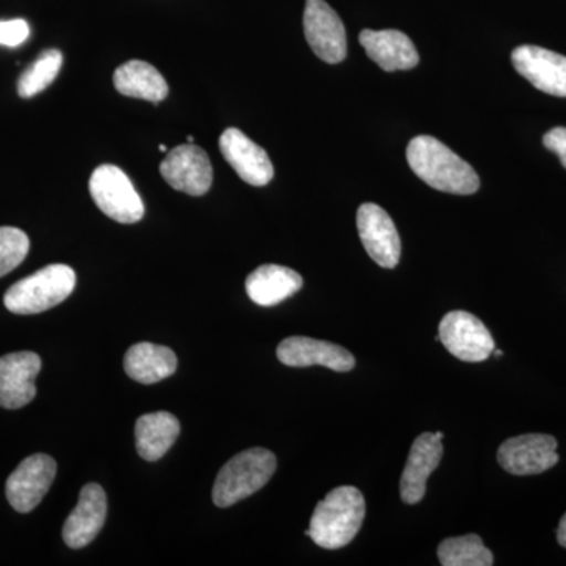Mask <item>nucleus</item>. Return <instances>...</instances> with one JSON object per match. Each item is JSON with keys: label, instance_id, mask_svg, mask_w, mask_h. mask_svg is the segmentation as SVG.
I'll return each instance as SVG.
<instances>
[{"label": "nucleus", "instance_id": "obj_1", "mask_svg": "<svg viewBox=\"0 0 566 566\" xmlns=\"http://www.w3.org/2000/svg\"><path fill=\"white\" fill-rule=\"evenodd\" d=\"M406 159L412 172L438 191L472 196L480 189L475 170L436 137H415L406 148Z\"/></svg>", "mask_w": 566, "mask_h": 566}, {"label": "nucleus", "instance_id": "obj_2", "mask_svg": "<svg viewBox=\"0 0 566 566\" xmlns=\"http://www.w3.org/2000/svg\"><path fill=\"white\" fill-rule=\"evenodd\" d=\"M364 520L363 493L354 486H338L316 504L305 535L324 549H340L356 538Z\"/></svg>", "mask_w": 566, "mask_h": 566}, {"label": "nucleus", "instance_id": "obj_3", "mask_svg": "<svg viewBox=\"0 0 566 566\" xmlns=\"http://www.w3.org/2000/svg\"><path fill=\"white\" fill-rule=\"evenodd\" d=\"M76 289V273L66 264H50L9 289L3 304L11 314L35 315L62 304Z\"/></svg>", "mask_w": 566, "mask_h": 566}, {"label": "nucleus", "instance_id": "obj_4", "mask_svg": "<svg viewBox=\"0 0 566 566\" xmlns=\"http://www.w3.org/2000/svg\"><path fill=\"white\" fill-rule=\"evenodd\" d=\"M277 468L273 452L249 449L233 457L218 474L212 488V501L221 509L232 506L262 490Z\"/></svg>", "mask_w": 566, "mask_h": 566}, {"label": "nucleus", "instance_id": "obj_5", "mask_svg": "<svg viewBox=\"0 0 566 566\" xmlns=\"http://www.w3.org/2000/svg\"><path fill=\"white\" fill-rule=\"evenodd\" d=\"M93 202L114 221L139 222L145 214L144 202L128 175L120 167L103 164L96 167L88 181Z\"/></svg>", "mask_w": 566, "mask_h": 566}, {"label": "nucleus", "instance_id": "obj_6", "mask_svg": "<svg viewBox=\"0 0 566 566\" xmlns=\"http://www.w3.org/2000/svg\"><path fill=\"white\" fill-rule=\"evenodd\" d=\"M439 340L463 363H483L495 349L493 335L482 319L464 311L449 312L441 319Z\"/></svg>", "mask_w": 566, "mask_h": 566}, {"label": "nucleus", "instance_id": "obj_7", "mask_svg": "<svg viewBox=\"0 0 566 566\" xmlns=\"http://www.w3.org/2000/svg\"><path fill=\"white\" fill-rule=\"evenodd\" d=\"M304 33L316 57L331 65L345 61V25L326 0H305Z\"/></svg>", "mask_w": 566, "mask_h": 566}, {"label": "nucleus", "instance_id": "obj_8", "mask_svg": "<svg viewBox=\"0 0 566 566\" xmlns=\"http://www.w3.org/2000/svg\"><path fill=\"white\" fill-rule=\"evenodd\" d=\"M557 439L531 433L506 439L497 450V461L512 475H536L558 463Z\"/></svg>", "mask_w": 566, "mask_h": 566}, {"label": "nucleus", "instance_id": "obj_9", "mask_svg": "<svg viewBox=\"0 0 566 566\" xmlns=\"http://www.w3.org/2000/svg\"><path fill=\"white\" fill-rule=\"evenodd\" d=\"M57 474V463L51 457L36 453L25 458L7 480L6 493L18 513H29L43 501Z\"/></svg>", "mask_w": 566, "mask_h": 566}, {"label": "nucleus", "instance_id": "obj_10", "mask_svg": "<svg viewBox=\"0 0 566 566\" xmlns=\"http://www.w3.org/2000/svg\"><path fill=\"white\" fill-rule=\"evenodd\" d=\"M357 232L375 263L386 270L397 266L401 256V240L386 210L375 203L360 205L357 210Z\"/></svg>", "mask_w": 566, "mask_h": 566}, {"label": "nucleus", "instance_id": "obj_11", "mask_svg": "<svg viewBox=\"0 0 566 566\" xmlns=\"http://www.w3.org/2000/svg\"><path fill=\"white\" fill-rule=\"evenodd\" d=\"M164 180L177 191L200 197L210 191L212 166L207 151L192 144L174 148L159 166Z\"/></svg>", "mask_w": 566, "mask_h": 566}, {"label": "nucleus", "instance_id": "obj_12", "mask_svg": "<svg viewBox=\"0 0 566 566\" xmlns=\"http://www.w3.org/2000/svg\"><path fill=\"white\" fill-rule=\"evenodd\" d=\"M513 66L535 88L547 95L566 98V57L545 48H516L512 54Z\"/></svg>", "mask_w": 566, "mask_h": 566}, {"label": "nucleus", "instance_id": "obj_13", "mask_svg": "<svg viewBox=\"0 0 566 566\" xmlns=\"http://www.w3.org/2000/svg\"><path fill=\"white\" fill-rule=\"evenodd\" d=\"M442 439L444 434L441 431L422 433L412 444L400 482V494L405 504L416 505L424 497L428 479L441 464L444 455Z\"/></svg>", "mask_w": 566, "mask_h": 566}, {"label": "nucleus", "instance_id": "obj_14", "mask_svg": "<svg viewBox=\"0 0 566 566\" xmlns=\"http://www.w3.org/2000/svg\"><path fill=\"white\" fill-rule=\"evenodd\" d=\"M41 370L39 354L20 352L0 357V408L20 409L36 395L35 378Z\"/></svg>", "mask_w": 566, "mask_h": 566}, {"label": "nucleus", "instance_id": "obj_15", "mask_svg": "<svg viewBox=\"0 0 566 566\" xmlns=\"http://www.w3.org/2000/svg\"><path fill=\"white\" fill-rule=\"evenodd\" d=\"M219 148L241 180L259 188L273 180L274 167L270 156L240 129H226L219 139Z\"/></svg>", "mask_w": 566, "mask_h": 566}, {"label": "nucleus", "instance_id": "obj_16", "mask_svg": "<svg viewBox=\"0 0 566 566\" xmlns=\"http://www.w3.org/2000/svg\"><path fill=\"white\" fill-rule=\"evenodd\" d=\"M107 516V497L102 486L88 483L81 490L76 509L66 517L63 542L73 549L91 545L102 531Z\"/></svg>", "mask_w": 566, "mask_h": 566}, {"label": "nucleus", "instance_id": "obj_17", "mask_svg": "<svg viewBox=\"0 0 566 566\" xmlns=\"http://www.w3.org/2000/svg\"><path fill=\"white\" fill-rule=\"evenodd\" d=\"M277 357L289 367L323 365L334 371H352L356 359L344 346L311 337H289L277 346Z\"/></svg>", "mask_w": 566, "mask_h": 566}, {"label": "nucleus", "instance_id": "obj_18", "mask_svg": "<svg viewBox=\"0 0 566 566\" xmlns=\"http://www.w3.org/2000/svg\"><path fill=\"white\" fill-rule=\"evenodd\" d=\"M360 44L368 57L382 70L406 71L419 65V52L406 33L400 31H370L365 29L359 35Z\"/></svg>", "mask_w": 566, "mask_h": 566}, {"label": "nucleus", "instance_id": "obj_19", "mask_svg": "<svg viewBox=\"0 0 566 566\" xmlns=\"http://www.w3.org/2000/svg\"><path fill=\"white\" fill-rule=\"evenodd\" d=\"M301 274L281 264H263L249 274L245 292L256 305L273 307L303 289Z\"/></svg>", "mask_w": 566, "mask_h": 566}, {"label": "nucleus", "instance_id": "obj_20", "mask_svg": "<svg viewBox=\"0 0 566 566\" xmlns=\"http://www.w3.org/2000/svg\"><path fill=\"white\" fill-rule=\"evenodd\" d=\"M126 375L140 385H156L177 371L178 360L167 346L136 344L128 349L123 360Z\"/></svg>", "mask_w": 566, "mask_h": 566}, {"label": "nucleus", "instance_id": "obj_21", "mask_svg": "<svg viewBox=\"0 0 566 566\" xmlns=\"http://www.w3.org/2000/svg\"><path fill=\"white\" fill-rule=\"evenodd\" d=\"M118 93L129 98L161 103L169 95V85L155 66L142 61H132L118 66L114 74Z\"/></svg>", "mask_w": 566, "mask_h": 566}, {"label": "nucleus", "instance_id": "obj_22", "mask_svg": "<svg viewBox=\"0 0 566 566\" xmlns=\"http://www.w3.org/2000/svg\"><path fill=\"white\" fill-rule=\"evenodd\" d=\"M180 422L170 412L158 411L139 417L136 422V446L147 461L161 460L180 434Z\"/></svg>", "mask_w": 566, "mask_h": 566}, {"label": "nucleus", "instance_id": "obj_23", "mask_svg": "<svg viewBox=\"0 0 566 566\" xmlns=\"http://www.w3.org/2000/svg\"><path fill=\"white\" fill-rule=\"evenodd\" d=\"M438 557L444 566H491L493 553L475 534L447 538L438 547Z\"/></svg>", "mask_w": 566, "mask_h": 566}, {"label": "nucleus", "instance_id": "obj_24", "mask_svg": "<svg viewBox=\"0 0 566 566\" xmlns=\"http://www.w3.org/2000/svg\"><path fill=\"white\" fill-rule=\"evenodd\" d=\"M63 63L62 52L48 50L40 54V57L21 74L18 81V93L21 98H32L39 95L44 88L50 87L57 74L61 73Z\"/></svg>", "mask_w": 566, "mask_h": 566}, {"label": "nucleus", "instance_id": "obj_25", "mask_svg": "<svg viewBox=\"0 0 566 566\" xmlns=\"http://www.w3.org/2000/svg\"><path fill=\"white\" fill-rule=\"evenodd\" d=\"M31 241L17 227H0V277L20 266L28 256Z\"/></svg>", "mask_w": 566, "mask_h": 566}, {"label": "nucleus", "instance_id": "obj_26", "mask_svg": "<svg viewBox=\"0 0 566 566\" xmlns=\"http://www.w3.org/2000/svg\"><path fill=\"white\" fill-rule=\"evenodd\" d=\"M29 35H31V29L24 20L0 21V44L2 46H21Z\"/></svg>", "mask_w": 566, "mask_h": 566}, {"label": "nucleus", "instance_id": "obj_27", "mask_svg": "<svg viewBox=\"0 0 566 566\" xmlns=\"http://www.w3.org/2000/svg\"><path fill=\"white\" fill-rule=\"evenodd\" d=\"M543 145L547 148V150L556 153L558 158H560L562 166L566 169V128H553L551 132L545 134L543 137Z\"/></svg>", "mask_w": 566, "mask_h": 566}, {"label": "nucleus", "instance_id": "obj_28", "mask_svg": "<svg viewBox=\"0 0 566 566\" xmlns=\"http://www.w3.org/2000/svg\"><path fill=\"white\" fill-rule=\"evenodd\" d=\"M557 542L562 547H566V513L560 520L557 528Z\"/></svg>", "mask_w": 566, "mask_h": 566}, {"label": "nucleus", "instance_id": "obj_29", "mask_svg": "<svg viewBox=\"0 0 566 566\" xmlns=\"http://www.w3.org/2000/svg\"><path fill=\"white\" fill-rule=\"evenodd\" d=\"M159 150H161V151H167V147H166V145H159Z\"/></svg>", "mask_w": 566, "mask_h": 566}, {"label": "nucleus", "instance_id": "obj_30", "mask_svg": "<svg viewBox=\"0 0 566 566\" xmlns=\"http://www.w3.org/2000/svg\"><path fill=\"white\" fill-rule=\"evenodd\" d=\"M188 140H189V144H192V142H193V137H192V136H189V137H188Z\"/></svg>", "mask_w": 566, "mask_h": 566}]
</instances>
